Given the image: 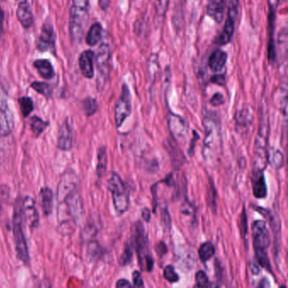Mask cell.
<instances>
[{"label": "cell", "mask_w": 288, "mask_h": 288, "mask_svg": "<svg viewBox=\"0 0 288 288\" xmlns=\"http://www.w3.org/2000/svg\"><path fill=\"white\" fill-rule=\"evenodd\" d=\"M168 128L176 141H183L187 135V122L176 114H171L169 115Z\"/></svg>", "instance_id": "5bb4252c"}, {"label": "cell", "mask_w": 288, "mask_h": 288, "mask_svg": "<svg viewBox=\"0 0 288 288\" xmlns=\"http://www.w3.org/2000/svg\"><path fill=\"white\" fill-rule=\"evenodd\" d=\"M16 15L19 22L25 29H29L33 25V14L31 11V5L28 3L27 0H24L19 3Z\"/></svg>", "instance_id": "ffe728a7"}, {"label": "cell", "mask_w": 288, "mask_h": 288, "mask_svg": "<svg viewBox=\"0 0 288 288\" xmlns=\"http://www.w3.org/2000/svg\"><path fill=\"white\" fill-rule=\"evenodd\" d=\"M31 86L32 89L35 90L39 94H42L44 96H46L48 98L50 97V96L52 94V89H51V87L48 83L36 81V82L32 83Z\"/></svg>", "instance_id": "1f68e13d"}, {"label": "cell", "mask_w": 288, "mask_h": 288, "mask_svg": "<svg viewBox=\"0 0 288 288\" xmlns=\"http://www.w3.org/2000/svg\"><path fill=\"white\" fill-rule=\"evenodd\" d=\"M266 161L273 168H282L284 165V156L281 150L271 147L267 150Z\"/></svg>", "instance_id": "cb8c5ba5"}, {"label": "cell", "mask_w": 288, "mask_h": 288, "mask_svg": "<svg viewBox=\"0 0 288 288\" xmlns=\"http://www.w3.org/2000/svg\"><path fill=\"white\" fill-rule=\"evenodd\" d=\"M107 150L104 146H101L97 150V164H96V174L101 178L107 171Z\"/></svg>", "instance_id": "484cf974"}, {"label": "cell", "mask_w": 288, "mask_h": 288, "mask_svg": "<svg viewBox=\"0 0 288 288\" xmlns=\"http://www.w3.org/2000/svg\"><path fill=\"white\" fill-rule=\"evenodd\" d=\"M3 12L2 9L0 8V34L2 33L3 31Z\"/></svg>", "instance_id": "c3c4849f"}, {"label": "cell", "mask_w": 288, "mask_h": 288, "mask_svg": "<svg viewBox=\"0 0 288 288\" xmlns=\"http://www.w3.org/2000/svg\"><path fill=\"white\" fill-rule=\"evenodd\" d=\"M226 0H208L206 5V14L217 23L223 21L226 11Z\"/></svg>", "instance_id": "e0dca14e"}, {"label": "cell", "mask_w": 288, "mask_h": 288, "mask_svg": "<svg viewBox=\"0 0 288 288\" xmlns=\"http://www.w3.org/2000/svg\"><path fill=\"white\" fill-rule=\"evenodd\" d=\"M131 239L132 247L136 252L141 270L151 272L153 270L154 259L149 247L147 233L141 221H137L134 225Z\"/></svg>", "instance_id": "6da1fadb"}, {"label": "cell", "mask_w": 288, "mask_h": 288, "mask_svg": "<svg viewBox=\"0 0 288 288\" xmlns=\"http://www.w3.org/2000/svg\"><path fill=\"white\" fill-rule=\"evenodd\" d=\"M282 2H286V1H287V0H282Z\"/></svg>", "instance_id": "f907efd6"}, {"label": "cell", "mask_w": 288, "mask_h": 288, "mask_svg": "<svg viewBox=\"0 0 288 288\" xmlns=\"http://www.w3.org/2000/svg\"><path fill=\"white\" fill-rule=\"evenodd\" d=\"M150 216H151V213H150V209L144 208L142 210V218L144 219V221L149 222Z\"/></svg>", "instance_id": "f6af8a7d"}, {"label": "cell", "mask_w": 288, "mask_h": 288, "mask_svg": "<svg viewBox=\"0 0 288 288\" xmlns=\"http://www.w3.org/2000/svg\"><path fill=\"white\" fill-rule=\"evenodd\" d=\"M236 122L240 127H247L252 123V114L247 109H242L236 114Z\"/></svg>", "instance_id": "f1b7e54d"}, {"label": "cell", "mask_w": 288, "mask_h": 288, "mask_svg": "<svg viewBox=\"0 0 288 288\" xmlns=\"http://www.w3.org/2000/svg\"><path fill=\"white\" fill-rule=\"evenodd\" d=\"M216 189H215V185L212 183V179L210 180V184H209L208 191H207V200L206 202L208 203L209 206H211V208L213 210H216Z\"/></svg>", "instance_id": "e575fe53"}, {"label": "cell", "mask_w": 288, "mask_h": 288, "mask_svg": "<svg viewBox=\"0 0 288 288\" xmlns=\"http://www.w3.org/2000/svg\"><path fill=\"white\" fill-rule=\"evenodd\" d=\"M108 189L113 197L114 208L119 214H123L129 206V194L125 184L119 174L114 172L108 180Z\"/></svg>", "instance_id": "5b68a950"}, {"label": "cell", "mask_w": 288, "mask_h": 288, "mask_svg": "<svg viewBox=\"0 0 288 288\" xmlns=\"http://www.w3.org/2000/svg\"><path fill=\"white\" fill-rule=\"evenodd\" d=\"M98 3L102 10H107L110 6V0H98Z\"/></svg>", "instance_id": "bcb514c9"}, {"label": "cell", "mask_w": 288, "mask_h": 288, "mask_svg": "<svg viewBox=\"0 0 288 288\" xmlns=\"http://www.w3.org/2000/svg\"><path fill=\"white\" fill-rule=\"evenodd\" d=\"M0 213H1V205H0Z\"/></svg>", "instance_id": "681fc988"}, {"label": "cell", "mask_w": 288, "mask_h": 288, "mask_svg": "<svg viewBox=\"0 0 288 288\" xmlns=\"http://www.w3.org/2000/svg\"><path fill=\"white\" fill-rule=\"evenodd\" d=\"M111 51L110 48L107 43H102L99 47L98 51L96 56V64L98 71V74L102 79H105L109 73V65H110Z\"/></svg>", "instance_id": "8fae6325"}, {"label": "cell", "mask_w": 288, "mask_h": 288, "mask_svg": "<svg viewBox=\"0 0 288 288\" xmlns=\"http://www.w3.org/2000/svg\"><path fill=\"white\" fill-rule=\"evenodd\" d=\"M163 276L167 281H168L171 283H175L178 282L179 280V276H178V273L175 271L174 267L172 265H167L163 271Z\"/></svg>", "instance_id": "836d02e7"}, {"label": "cell", "mask_w": 288, "mask_h": 288, "mask_svg": "<svg viewBox=\"0 0 288 288\" xmlns=\"http://www.w3.org/2000/svg\"><path fill=\"white\" fill-rule=\"evenodd\" d=\"M22 212L24 215L25 222L31 228H36L39 224V215L31 197H25L22 202Z\"/></svg>", "instance_id": "4fadbf2b"}, {"label": "cell", "mask_w": 288, "mask_h": 288, "mask_svg": "<svg viewBox=\"0 0 288 288\" xmlns=\"http://www.w3.org/2000/svg\"><path fill=\"white\" fill-rule=\"evenodd\" d=\"M258 264H259L258 263H251V264H250L251 271L253 272V274H255V275H258V274L260 273V271H261Z\"/></svg>", "instance_id": "7dc6e473"}, {"label": "cell", "mask_w": 288, "mask_h": 288, "mask_svg": "<svg viewBox=\"0 0 288 288\" xmlns=\"http://www.w3.org/2000/svg\"><path fill=\"white\" fill-rule=\"evenodd\" d=\"M13 233L17 257L25 264L29 262V252L25 235L22 230V204H16L13 216Z\"/></svg>", "instance_id": "8992f818"}, {"label": "cell", "mask_w": 288, "mask_h": 288, "mask_svg": "<svg viewBox=\"0 0 288 288\" xmlns=\"http://www.w3.org/2000/svg\"><path fill=\"white\" fill-rule=\"evenodd\" d=\"M155 250L157 252L158 256L162 257L168 252V247L166 245L165 242H159L157 245L155 246Z\"/></svg>", "instance_id": "7bdbcfd3"}, {"label": "cell", "mask_w": 288, "mask_h": 288, "mask_svg": "<svg viewBox=\"0 0 288 288\" xmlns=\"http://www.w3.org/2000/svg\"><path fill=\"white\" fill-rule=\"evenodd\" d=\"M94 52L92 50H86L79 58L80 71L87 79H92L94 76Z\"/></svg>", "instance_id": "d6986e66"}, {"label": "cell", "mask_w": 288, "mask_h": 288, "mask_svg": "<svg viewBox=\"0 0 288 288\" xmlns=\"http://www.w3.org/2000/svg\"><path fill=\"white\" fill-rule=\"evenodd\" d=\"M215 255V247L211 242H206L199 246V260L203 263L211 260Z\"/></svg>", "instance_id": "83f0119b"}, {"label": "cell", "mask_w": 288, "mask_h": 288, "mask_svg": "<svg viewBox=\"0 0 288 288\" xmlns=\"http://www.w3.org/2000/svg\"><path fill=\"white\" fill-rule=\"evenodd\" d=\"M29 123H30V128L33 133L34 136L37 138L43 134V131L48 128V126L49 124L48 122L44 121L37 116L32 117Z\"/></svg>", "instance_id": "4316f807"}, {"label": "cell", "mask_w": 288, "mask_h": 288, "mask_svg": "<svg viewBox=\"0 0 288 288\" xmlns=\"http://www.w3.org/2000/svg\"><path fill=\"white\" fill-rule=\"evenodd\" d=\"M74 134L71 126V120L67 119L60 126L58 131V147L62 150L68 151L73 147Z\"/></svg>", "instance_id": "7c38bea8"}, {"label": "cell", "mask_w": 288, "mask_h": 288, "mask_svg": "<svg viewBox=\"0 0 288 288\" xmlns=\"http://www.w3.org/2000/svg\"><path fill=\"white\" fill-rule=\"evenodd\" d=\"M14 127L15 121L9 109L6 93L3 88H0V135H9L13 131Z\"/></svg>", "instance_id": "9c48e42d"}, {"label": "cell", "mask_w": 288, "mask_h": 288, "mask_svg": "<svg viewBox=\"0 0 288 288\" xmlns=\"http://www.w3.org/2000/svg\"><path fill=\"white\" fill-rule=\"evenodd\" d=\"M268 31H269V40H268V47H267V52H268V60L270 64H274L276 62V52L275 42L273 39L274 30L276 25V8L270 5L269 17H268Z\"/></svg>", "instance_id": "2e32d148"}, {"label": "cell", "mask_w": 288, "mask_h": 288, "mask_svg": "<svg viewBox=\"0 0 288 288\" xmlns=\"http://www.w3.org/2000/svg\"><path fill=\"white\" fill-rule=\"evenodd\" d=\"M195 282H196V287H199V288H206L210 285L208 276H206V272L203 270H199L196 273Z\"/></svg>", "instance_id": "d590c367"}, {"label": "cell", "mask_w": 288, "mask_h": 288, "mask_svg": "<svg viewBox=\"0 0 288 288\" xmlns=\"http://www.w3.org/2000/svg\"><path fill=\"white\" fill-rule=\"evenodd\" d=\"M0 1H4V0H0Z\"/></svg>", "instance_id": "816d5d0a"}, {"label": "cell", "mask_w": 288, "mask_h": 288, "mask_svg": "<svg viewBox=\"0 0 288 288\" xmlns=\"http://www.w3.org/2000/svg\"><path fill=\"white\" fill-rule=\"evenodd\" d=\"M102 36V27L100 23H94L90 27L89 31L86 36V43L89 46H95L101 41Z\"/></svg>", "instance_id": "d4e9b609"}, {"label": "cell", "mask_w": 288, "mask_h": 288, "mask_svg": "<svg viewBox=\"0 0 288 288\" xmlns=\"http://www.w3.org/2000/svg\"><path fill=\"white\" fill-rule=\"evenodd\" d=\"M41 206L43 214L49 216L52 213L53 205V193L49 188H43L40 190Z\"/></svg>", "instance_id": "7402d4cb"}, {"label": "cell", "mask_w": 288, "mask_h": 288, "mask_svg": "<svg viewBox=\"0 0 288 288\" xmlns=\"http://www.w3.org/2000/svg\"><path fill=\"white\" fill-rule=\"evenodd\" d=\"M132 287H133V285H132L131 283L128 282L127 280L124 279L119 280L116 284V288H132Z\"/></svg>", "instance_id": "ee69618b"}, {"label": "cell", "mask_w": 288, "mask_h": 288, "mask_svg": "<svg viewBox=\"0 0 288 288\" xmlns=\"http://www.w3.org/2000/svg\"><path fill=\"white\" fill-rule=\"evenodd\" d=\"M248 226H247V216H246L245 210H242V214L240 216V230L242 238H245L247 232H248Z\"/></svg>", "instance_id": "74e56055"}, {"label": "cell", "mask_w": 288, "mask_h": 288, "mask_svg": "<svg viewBox=\"0 0 288 288\" xmlns=\"http://www.w3.org/2000/svg\"><path fill=\"white\" fill-rule=\"evenodd\" d=\"M132 112L131 93L127 84H123L120 97L115 105V123L117 128H120Z\"/></svg>", "instance_id": "52a82bcc"}, {"label": "cell", "mask_w": 288, "mask_h": 288, "mask_svg": "<svg viewBox=\"0 0 288 288\" xmlns=\"http://www.w3.org/2000/svg\"><path fill=\"white\" fill-rule=\"evenodd\" d=\"M98 105L96 100L92 97H88L83 101V110L86 114V116H92L97 111Z\"/></svg>", "instance_id": "4dcf8cb0"}, {"label": "cell", "mask_w": 288, "mask_h": 288, "mask_svg": "<svg viewBox=\"0 0 288 288\" xmlns=\"http://www.w3.org/2000/svg\"><path fill=\"white\" fill-rule=\"evenodd\" d=\"M34 66L37 69V72L41 76L50 80L55 75V72L52 68V65L48 60L47 59H38L34 62Z\"/></svg>", "instance_id": "603a6c76"}, {"label": "cell", "mask_w": 288, "mask_h": 288, "mask_svg": "<svg viewBox=\"0 0 288 288\" xmlns=\"http://www.w3.org/2000/svg\"><path fill=\"white\" fill-rule=\"evenodd\" d=\"M204 127L206 130V138L204 141V156L208 158L210 152H214L220 142L221 123L217 114L212 111H207L204 117Z\"/></svg>", "instance_id": "277c9868"}, {"label": "cell", "mask_w": 288, "mask_h": 288, "mask_svg": "<svg viewBox=\"0 0 288 288\" xmlns=\"http://www.w3.org/2000/svg\"><path fill=\"white\" fill-rule=\"evenodd\" d=\"M89 19V0H73L70 15V33L74 43L82 40Z\"/></svg>", "instance_id": "3957f363"}, {"label": "cell", "mask_w": 288, "mask_h": 288, "mask_svg": "<svg viewBox=\"0 0 288 288\" xmlns=\"http://www.w3.org/2000/svg\"><path fill=\"white\" fill-rule=\"evenodd\" d=\"M169 0H157L156 3V10H157V17L163 18L165 16L166 11L168 6Z\"/></svg>", "instance_id": "8d00e7d4"}, {"label": "cell", "mask_w": 288, "mask_h": 288, "mask_svg": "<svg viewBox=\"0 0 288 288\" xmlns=\"http://www.w3.org/2000/svg\"><path fill=\"white\" fill-rule=\"evenodd\" d=\"M133 278V287L134 288H144V282L142 279L141 273L138 270H135L132 275Z\"/></svg>", "instance_id": "f35d334b"}, {"label": "cell", "mask_w": 288, "mask_h": 288, "mask_svg": "<svg viewBox=\"0 0 288 288\" xmlns=\"http://www.w3.org/2000/svg\"><path fill=\"white\" fill-rule=\"evenodd\" d=\"M19 104L21 107V111H22V115L23 117L29 116L31 112L34 109L33 101L30 97L27 96H23L19 98Z\"/></svg>", "instance_id": "f546056e"}, {"label": "cell", "mask_w": 288, "mask_h": 288, "mask_svg": "<svg viewBox=\"0 0 288 288\" xmlns=\"http://www.w3.org/2000/svg\"><path fill=\"white\" fill-rule=\"evenodd\" d=\"M252 237L257 263L271 272V265L267 253V249L270 244V233L265 221L257 220L253 222Z\"/></svg>", "instance_id": "7a4b0ae2"}, {"label": "cell", "mask_w": 288, "mask_h": 288, "mask_svg": "<svg viewBox=\"0 0 288 288\" xmlns=\"http://www.w3.org/2000/svg\"><path fill=\"white\" fill-rule=\"evenodd\" d=\"M55 33L50 23L43 25L40 36L37 41V48L41 52H54L55 49Z\"/></svg>", "instance_id": "30bf717a"}, {"label": "cell", "mask_w": 288, "mask_h": 288, "mask_svg": "<svg viewBox=\"0 0 288 288\" xmlns=\"http://www.w3.org/2000/svg\"><path fill=\"white\" fill-rule=\"evenodd\" d=\"M227 54L221 49L215 50L208 59L210 69L215 72L221 71L227 63Z\"/></svg>", "instance_id": "44dd1931"}, {"label": "cell", "mask_w": 288, "mask_h": 288, "mask_svg": "<svg viewBox=\"0 0 288 288\" xmlns=\"http://www.w3.org/2000/svg\"><path fill=\"white\" fill-rule=\"evenodd\" d=\"M210 102H211V104H212V106H214V107H219V106L224 104V102H225V98H224L223 95L221 94V93H216V94L212 96V99L210 100Z\"/></svg>", "instance_id": "60d3db41"}, {"label": "cell", "mask_w": 288, "mask_h": 288, "mask_svg": "<svg viewBox=\"0 0 288 288\" xmlns=\"http://www.w3.org/2000/svg\"><path fill=\"white\" fill-rule=\"evenodd\" d=\"M211 81L218 86H224L226 85V77L224 74H215L211 78Z\"/></svg>", "instance_id": "b9f144b4"}, {"label": "cell", "mask_w": 288, "mask_h": 288, "mask_svg": "<svg viewBox=\"0 0 288 288\" xmlns=\"http://www.w3.org/2000/svg\"><path fill=\"white\" fill-rule=\"evenodd\" d=\"M162 224L165 228L170 229V227H171V218H170V215H169L168 208H164L162 211Z\"/></svg>", "instance_id": "ab89813d"}, {"label": "cell", "mask_w": 288, "mask_h": 288, "mask_svg": "<svg viewBox=\"0 0 288 288\" xmlns=\"http://www.w3.org/2000/svg\"><path fill=\"white\" fill-rule=\"evenodd\" d=\"M252 187H253V194L257 199H264L267 196L266 182L264 175L263 171L255 170L252 178Z\"/></svg>", "instance_id": "ac0fdd59"}, {"label": "cell", "mask_w": 288, "mask_h": 288, "mask_svg": "<svg viewBox=\"0 0 288 288\" xmlns=\"http://www.w3.org/2000/svg\"><path fill=\"white\" fill-rule=\"evenodd\" d=\"M133 247L130 242H127L126 243L125 248L123 250V254L121 255L120 259V264L121 265H127L131 262L132 259H133Z\"/></svg>", "instance_id": "d6a6232c"}, {"label": "cell", "mask_w": 288, "mask_h": 288, "mask_svg": "<svg viewBox=\"0 0 288 288\" xmlns=\"http://www.w3.org/2000/svg\"><path fill=\"white\" fill-rule=\"evenodd\" d=\"M239 14V1L238 0H231L228 10H227V18L224 25L223 30L220 34V36L216 39L215 43L218 45H226L230 43L231 39L233 38L234 33V27H235V22L237 16Z\"/></svg>", "instance_id": "ba28073f"}, {"label": "cell", "mask_w": 288, "mask_h": 288, "mask_svg": "<svg viewBox=\"0 0 288 288\" xmlns=\"http://www.w3.org/2000/svg\"><path fill=\"white\" fill-rule=\"evenodd\" d=\"M76 191V180L75 175L66 174L62 178L61 181L58 184L57 199L58 203L64 201L69 195Z\"/></svg>", "instance_id": "9a60e30c"}]
</instances>
